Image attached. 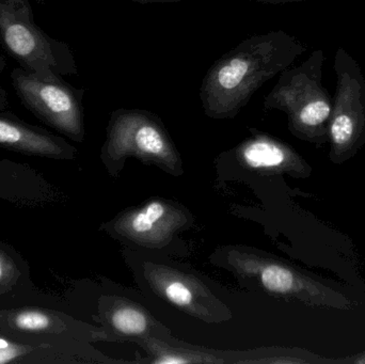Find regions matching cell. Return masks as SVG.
Here are the masks:
<instances>
[{
  "label": "cell",
  "mask_w": 365,
  "mask_h": 364,
  "mask_svg": "<svg viewBox=\"0 0 365 364\" xmlns=\"http://www.w3.org/2000/svg\"><path fill=\"white\" fill-rule=\"evenodd\" d=\"M307 49L283 30L249 36L216 60L204 76L200 100L206 115L235 117L266 81L289 68Z\"/></svg>",
  "instance_id": "cell-1"
},
{
  "label": "cell",
  "mask_w": 365,
  "mask_h": 364,
  "mask_svg": "<svg viewBox=\"0 0 365 364\" xmlns=\"http://www.w3.org/2000/svg\"><path fill=\"white\" fill-rule=\"evenodd\" d=\"M325 53L313 51L299 66L280 73L272 91L264 98L266 109L283 111L296 137L313 145L328 143L332 100L323 85Z\"/></svg>",
  "instance_id": "cell-2"
},
{
  "label": "cell",
  "mask_w": 365,
  "mask_h": 364,
  "mask_svg": "<svg viewBox=\"0 0 365 364\" xmlns=\"http://www.w3.org/2000/svg\"><path fill=\"white\" fill-rule=\"evenodd\" d=\"M0 45L19 68L40 76L78 73L68 43L53 38L36 23L29 0H0Z\"/></svg>",
  "instance_id": "cell-3"
},
{
  "label": "cell",
  "mask_w": 365,
  "mask_h": 364,
  "mask_svg": "<svg viewBox=\"0 0 365 364\" xmlns=\"http://www.w3.org/2000/svg\"><path fill=\"white\" fill-rule=\"evenodd\" d=\"M334 68L336 90L328 130L329 160L342 165L365 145V76L357 60L343 47L336 51Z\"/></svg>",
  "instance_id": "cell-4"
},
{
  "label": "cell",
  "mask_w": 365,
  "mask_h": 364,
  "mask_svg": "<svg viewBox=\"0 0 365 364\" xmlns=\"http://www.w3.org/2000/svg\"><path fill=\"white\" fill-rule=\"evenodd\" d=\"M10 78L21 105L36 119L71 139L83 140L85 89L66 83L63 77L40 76L19 66Z\"/></svg>",
  "instance_id": "cell-5"
},
{
  "label": "cell",
  "mask_w": 365,
  "mask_h": 364,
  "mask_svg": "<svg viewBox=\"0 0 365 364\" xmlns=\"http://www.w3.org/2000/svg\"><path fill=\"white\" fill-rule=\"evenodd\" d=\"M109 147L135 151L153 157L165 158L170 145L158 118L140 109L113 111L109 125Z\"/></svg>",
  "instance_id": "cell-6"
},
{
  "label": "cell",
  "mask_w": 365,
  "mask_h": 364,
  "mask_svg": "<svg viewBox=\"0 0 365 364\" xmlns=\"http://www.w3.org/2000/svg\"><path fill=\"white\" fill-rule=\"evenodd\" d=\"M0 147L49 160H68L75 153L74 147L61 137L6 110L0 111Z\"/></svg>",
  "instance_id": "cell-7"
},
{
  "label": "cell",
  "mask_w": 365,
  "mask_h": 364,
  "mask_svg": "<svg viewBox=\"0 0 365 364\" xmlns=\"http://www.w3.org/2000/svg\"><path fill=\"white\" fill-rule=\"evenodd\" d=\"M245 162L252 168L281 169L299 177H308L312 168L295 151L280 141L257 136L242 149Z\"/></svg>",
  "instance_id": "cell-8"
},
{
  "label": "cell",
  "mask_w": 365,
  "mask_h": 364,
  "mask_svg": "<svg viewBox=\"0 0 365 364\" xmlns=\"http://www.w3.org/2000/svg\"><path fill=\"white\" fill-rule=\"evenodd\" d=\"M25 275V263L10 247L0 243V299L12 291Z\"/></svg>",
  "instance_id": "cell-9"
},
{
  "label": "cell",
  "mask_w": 365,
  "mask_h": 364,
  "mask_svg": "<svg viewBox=\"0 0 365 364\" xmlns=\"http://www.w3.org/2000/svg\"><path fill=\"white\" fill-rule=\"evenodd\" d=\"M113 324L117 331L125 335H140L148 327L147 318L134 309H121L113 316Z\"/></svg>",
  "instance_id": "cell-10"
},
{
  "label": "cell",
  "mask_w": 365,
  "mask_h": 364,
  "mask_svg": "<svg viewBox=\"0 0 365 364\" xmlns=\"http://www.w3.org/2000/svg\"><path fill=\"white\" fill-rule=\"evenodd\" d=\"M165 207L162 203L152 202L143 209L141 213L137 214L132 222L133 230L136 233H147L153 229L156 222L164 216Z\"/></svg>",
  "instance_id": "cell-11"
},
{
  "label": "cell",
  "mask_w": 365,
  "mask_h": 364,
  "mask_svg": "<svg viewBox=\"0 0 365 364\" xmlns=\"http://www.w3.org/2000/svg\"><path fill=\"white\" fill-rule=\"evenodd\" d=\"M166 296L171 303L178 306H187L192 301L190 290L181 282H173L166 288Z\"/></svg>",
  "instance_id": "cell-12"
},
{
  "label": "cell",
  "mask_w": 365,
  "mask_h": 364,
  "mask_svg": "<svg viewBox=\"0 0 365 364\" xmlns=\"http://www.w3.org/2000/svg\"><path fill=\"white\" fill-rule=\"evenodd\" d=\"M336 360H338V364H365V350L359 354L353 355L346 358L336 359Z\"/></svg>",
  "instance_id": "cell-13"
},
{
  "label": "cell",
  "mask_w": 365,
  "mask_h": 364,
  "mask_svg": "<svg viewBox=\"0 0 365 364\" xmlns=\"http://www.w3.org/2000/svg\"><path fill=\"white\" fill-rule=\"evenodd\" d=\"M9 107L8 95H6V90L2 88L0 91V111L6 110Z\"/></svg>",
  "instance_id": "cell-14"
},
{
  "label": "cell",
  "mask_w": 365,
  "mask_h": 364,
  "mask_svg": "<svg viewBox=\"0 0 365 364\" xmlns=\"http://www.w3.org/2000/svg\"><path fill=\"white\" fill-rule=\"evenodd\" d=\"M130 1L139 2V4H167V2L186 1V0H130Z\"/></svg>",
  "instance_id": "cell-15"
},
{
  "label": "cell",
  "mask_w": 365,
  "mask_h": 364,
  "mask_svg": "<svg viewBox=\"0 0 365 364\" xmlns=\"http://www.w3.org/2000/svg\"><path fill=\"white\" fill-rule=\"evenodd\" d=\"M158 363H186L187 360L182 358H178V357H167V358L160 359V360H158Z\"/></svg>",
  "instance_id": "cell-16"
},
{
  "label": "cell",
  "mask_w": 365,
  "mask_h": 364,
  "mask_svg": "<svg viewBox=\"0 0 365 364\" xmlns=\"http://www.w3.org/2000/svg\"><path fill=\"white\" fill-rule=\"evenodd\" d=\"M253 1L264 2V4H284V2L300 1V0H253Z\"/></svg>",
  "instance_id": "cell-17"
},
{
  "label": "cell",
  "mask_w": 365,
  "mask_h": 364,
  "mask_svg": "<svg viewBox=\"0 0 365 364\" xmlns=\"http://www.w3.org/2000/svg\"><path fill=\"white\" fill-rule=\"evenodd\" d=\"M6 58H4V56L2 55L1 51H0V75H1L2 72H4V71L6 70Z\"/></svg>",
  "instance_id": "cell-18"
},
{
  "label": "cell",
  "mask_w": 365,
  "mask_h": 364,
  "mask_svg": "<svg viewBox=\"0 0 365 364\" xmlns=\"http://www.w3.org/2000/svg\"><path fill=\"white\" fill-rule=\"evenodd\" d=\"M34 1H36V4H44V0H34Z\"/></svg>",
  "instance_id": "cell-19"
},
{
  "label": "cell",
  "mask_w": 365,
  "mask_h": 364,
  "mask_svg": "<svg viewBox=\"0 0 365 364\" xmlns=\"http://www.w3.org/2000/svg\"><path fill=\"white\" fill-rule=\"evenodd\" d=\"M0 77H1V75H0ZM2 90V88H1V85H0V91H1Z\"/></svg>",
  "instance_id": "cell-20"
}]
</instances>
